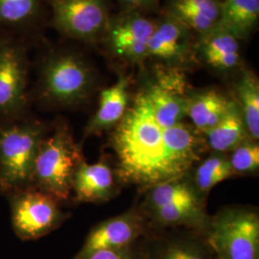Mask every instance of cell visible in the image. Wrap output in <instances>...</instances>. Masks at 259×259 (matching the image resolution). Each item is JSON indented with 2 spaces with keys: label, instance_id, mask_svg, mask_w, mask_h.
<instances>
[{
  "label": "cell",
  "instance_id": "1",
  "mask_svg": "<svg viewBox=\"0 0 259 259\" xmlns=\"http://www.w3.org/2000/svg\"><path fill=\"white\" fill-rule=\"evenodd\" d=\"M111 142L121 181L146 189L186 176L206 148L192 125L158 122L142 90L113 129Z\"/></svg>",
  "mask_w": 259,
  "mask_h": 259
},
{
  "label": "cell",
  "instance_id": "2",
  "mask_svg": "<svg viewBox=\"0 0 259 259\" xmlns=\"http://www.w3.org/2000/svg\"><path fill=\"white\" fill-rule=\"evenodd\" d=\"M98 72L81 50L51 47L37 66V99L47 108L72 109L89 102L96 91Z\"/></svg>",
  "mask_w": 259,
  "mask_h": 259
},
{
  "label": "cell",
  "instance_id": "3",
  "mask_svg": "<svg viewBox=\"0 0 259 259\" xmlns=\"http://www.w3.org/2000/svg\"><path fill=\"white\" fill-rule=\"evenodd\" d=\"M83 156L68 126L61 122L42 139L37 151L31 185L51 195L59 202L72 192L73 177Z\"/></svg>",
  "mask_w": 259,
  "mask_h": 259
},
{
  "label": "cell",
  "instance_id": "4",
  "mask_svg": "<svg viewBox=\"0 0 259 259\" xmlns=\"http://www.w3.org/2000/svg\"><path fill=\"white\" fill-rule=\"evenodd\" d=\"M46 132V126L35 119L20 118L0 127V193L11 194L31 185Z\"/></svg>",
  "mask_w": 259,
  "mask_h": 259
},
{
  "label": "cell",
  "instance_id": "5",
  "mask_svg": "<svg viewBox=\"0 0 259 259\" xmlns=\"http://www.w3.org/2000/svg\"><path fill=\"white\" fill-rule=\"evenodd\" d=\"M49 26L61 36L98 47L111 19V0H45Z\"/></svg>",
  "mask_w": 259,
  "mask_h": 259
},
{
  "label": "cell",
  "instance_id": "6",
  "mask_svg": "<svg viewBox=\"0 0 259 259\" xmlns=\"http://www.w3.org/2000/svg\"><path fill=\"white\" fill-rule=\"evenodd\" d=\"M208 243L218 259H259V218L244 207L223 209L207 228Z\"/></svg>",
  "mask_w": 259,
  "mask_h": 259
},
{
  "label": "cell",
  "instance_id": "7",
  "mask_svg": "<svg viewBox=\"0 0 259 259\" xmlns=\"http://www.w3.org/2000/svg\"><path fill=\"white\" fill-rule=\"evenodd\" d=\"M27 40L0 34V120L23 118L27 109L29 50Z\"/></svg>",
  "mask_w": 259,
  "mask_h": 259
},
{
  "label": "cell",
  "instance_id": "8",
  "mask_svg": "<svg viewBox=\"0 0 259 259\" xmlns=\"http://www.w3.org/2000/svg\"><path fill=\"white\" fill-rule=\"evenodd\" d=\"M156 19L135 11L112 14L99 46L111 59L127 65H142L148 59Z\"/></svg>",
  "mask_w": 259,
  "mask_h": 259
},
{
  "label": "cell",
  "instance_id": "9",
  "mask_svg": "<svg viewBox=\"0 0 259 259\" xmlns=\"http://www.w3.org/2000/svg\"><path fill=\"white\" fill-rule=\"evenodd\" d=\"M11 220L22 239H36L63 222L59 201L33 185L11 193Z\"/></svg>",
  "mask_w": 259,
  "mask_h": 259
},
{
  "label": "cell",
  "instance_id": "10",
  "mask_svg": "<svg viewBox=\"0 0 259 259\" xmlns=\"http://www.w3.org/2000/svg\"><path fill=\"white\" fill-rule=\"evenodd\" d=\"M197 36L176 19L160 13L150 39L148 59L170 69H185L198 62Z\"/></svg>",
  "mask_w": 259,
  "mask_h": 259
},
{
  "label": "cell",
  "instance_id": "11",
  "mask_svg": "<svg viewBox=\"0 0 259 259\" xmlns=\"http://www.w3.org/2000/svg\"><path fill=\"white\" fill-rule=\"evenodd\" d=\"M142 230V216L136 210L112 217L93 229L73 259H85L99 250L130 247Z\"/></svg>",
  "mask_w": 259,
  "mask_h": 259
},
{
  "label": "cell",
  "instance_id": "12",
  "mask_svg": "<svg viewBox=\"0 0 259 259\" xmlns=\"http://www.w3.org/2000/svg\"><path fill=\"white\" fill-rule=\"evenodd\" d=\"M196 57L219 74H232L243 68L240 40L217 28L197 37Z\"/></svg>",
  "mask_w": 259,
  "mask_h": 259
},
{
  "label": "cell",
  "instance_id": "13",
  "mask_svg": "<svg viewBox=\"0 0 259 259\" xmlns=\"http://www.w3.org/2000/svg\"><path fill=\"white\" fill-rule=\"evenodd\" d=\"M47 11L45 0H0V34L28 41L41 26Z\"/></svg>",
  "mask_w": 259,
  "mask_h": 259
},
{
  "label": "cell",
  "instance_id": "14",
  "mask_svg": "<svg viewBox=\"0 0 259 259\" xmlns=\"http://www.w3.org/2000/svg\"><path fill=\"white\" fill-rule=\"evenodd\" d=\"M130 83L127 75H120L112 85L101 91L98 108L83 131L85 137L100 135L119 124L131 104Z\"/></svg>",
  "mask_w": 259,
  "mask_h": 259
},
{
  "label": "cell",
  "instance_id": "15",
  "mask_svg": "<svg viewBox=\"0 0 259 259\" xmlns=\"http://www.w3.org/2000/svg\"><path fill=\"white\" fill-rule=\"evenodd\" d=\"M75 199L82 203H103L115 192L113 172L103 159L90 164L84 160L78 166L72 183Z\"/></svg>",
  "mask_w": 259,
  "mask_h": 259
},
{
  "label": "cell",
  "instance_id": "16",
  "mask_svg": "<svg viewBox=\"0 0 259 259\" xmlns=\"http://www.w3.org/2000/svg\"><path fill=\"white\" fill-rule=\"evenodd\" d=\"M220 9L221 0H165L161 12L199 37L217 26Z\"/></svg>",
  "mask_w": 259,
  "mask_h": 259
},
{
  "label": "cell",
  "instance_id": "17",
  "mask_svg": "<svg viewBox=\"0 0 259 259\" xmlns=\"http://www.w3.org/2000/svg\"><path fill=\"white\" fill-rule=\"evenodd\" d=\"M186 116L202 135L213 128L229 110L232 98L215 89L194 91L185 94Z\"/></svg>",
  "mask_w": 259,
  "mask_h": 259
},
{
  "label": "cell",
  "instance_id": "18",
  "mask_svg": "<svg viewBox=\"0 0 259 259\" xmlns=\"http://www.w3.org/2000/svg\"><path fill=\"white\" fill-rule=\"evenodd\" d=\"M259 21V0H221L217 26L239 40L253 34Z\"/></svg>",
  "mask_w": 259,
  "mask_h": 259
},
{
  "label": "cell",
  "instance_id": "19",
  "mask_svg": "<svg viewBox=\"0 0 259 259\" xmlns=\"http://www.w3.org/2000/svg\"><path fill=\"white\" fill-rule=\"evenodd\" d=\"M203 136L206 147L211 149L214 153L220 154L232 152L242 141L249 138L239 107L233 97L222 119Z\"/></svg>",
  "mask_w": 259,
  "mask_h": 259
},
{
  "label": "cell",
  "instance_id": "20",
  "mask_svg": "<svg viewBox=\"0 0 259 259\" xmlns=\"http://www.w3.org/2000/svg\"><path fill=\"white\" fill-rule=\"evenodd\" d=\"M234 100L240 110L249 139H259V81L249 68L243 67L235 83Z\"/></svg>",
  "mask_w": 259,
  "mask_h": 259
},
{
  "label": "cell",
  "instance_id": "21",
  "mask_svg": "<svg viewBox=\"0 0 259 259\" xmlns=\"http://www.w3.org/2000/svg\"><path fill=\"white\" fill-rule=\"evenodd\" d=\"M184 176L148 188L145 210L151 213L168 204L203 202L192 182Z\"/></svg>",
  "mask_w": 259,
  "mask_h": 259
},
{
  "label": "cell",
  "instance_id": "22",
  "mask_svg": "<svg viewBox=\"0 0 259 259\" xmlns=\"http://www.w3.org/2000/svg\"><path fill=\"white\" fill-rule=\"evenodd\" d=\"M156 224L161 227L185 226L207 231L210 218L204 211L203 202L168 204L149 213Z\"/></svg>",
  "mask_w": 259,
  "mask_h": 259
},
{
  "label": "cell",
  "instance_id": "23",
  "mask_svg": "<svg viewBox=\"0 0 259 259\" xmlns=\"http://www.w3.org/2000/svg\"><path fill=\"white\" fill-rule=\"evenodd\" d=\"M233 175L229 157L224 154L214 153L196 168L192 184L199 195L204 198L216 185Z\"/></svg>",
  "mask_w": 259,
  "mask_h": 259
},
{
  "label": "cell",
  "instance_id": "24",
  "mask_svg": "<svg viewBox=\"0 0 259 259\" xmlns=\"http://www.w3.org/2000/svg\"><path fill=\"white\" fill-rule=\"evenodd\" d=\"M234 175L250 174L258 171L259 146L257 141L246 139L232 151L229 157Z\"/></svg>",
  "mask_w": 259,
  "mask_h": 259
},
{
  "label": "cell",
  "instance_id": "25",
  "mask_svg": "<svg viewBox=\"0 0 259 259\" xmlns=\"http://www.w3.org/2000/svg\"><path fill=\"white\" fill-rule=\"evenodd\" d=\"M155 259H211V256L208 250L199 242L179 240L167 244Z\"/></svg>",
  "mask_w": 259,
  "mask_h": 259
},
{
  "label": "cell",
  "instance_id": "26",
  "mask_svg": "<svg viewBox=\"0 0 259 259\" xmlns=\"http://www.w3.org/2000/svg\"><path fill=\"white\" fill-rule=\"evenodd\" d=\"M121 10L135 11L145 15H159L162 10L161 0H116Z\"/></svg>",
  "mask_w": 259,
  "mask_h": 259
},
{
  "label": "cell",
  "instance_id": "27",
  "mask_svg": "<svg viewBox=\"0 0 259 259\" xmlns=\"http://www.w3.org/2000/svg\"><path fill=\"white\" fill-rule=\"evenodd\" d=\"M85 259H140L139 255L132 249V246L96 251Z\"/></svg>",
  "mask_w": 259,
  "mask_h": 259
}]
</instances>
